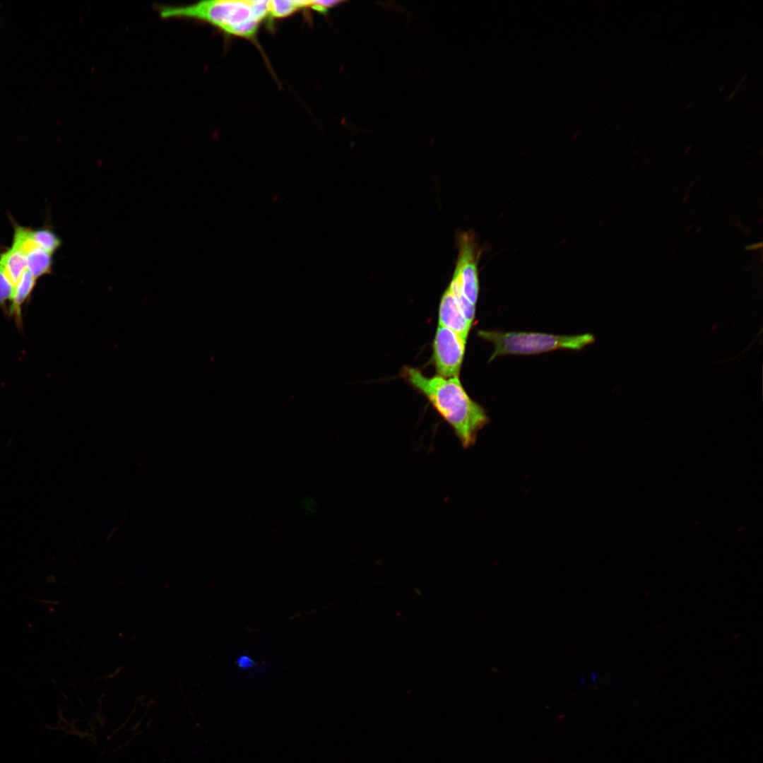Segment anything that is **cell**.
Instances as JSON below:
<instances>
[{"instance_id":"30bf717a","label":"cell","mask_w":763,"mask_h":763,"mask_svg":"<svg viewBox=\"0 0 763 763\" xmlns=\"http://www.w3.org/2000/svg\"><path fill=\"white\" fill-rule=\"evenodd\" d=\"M31 236L39 247L51 254L61 245V239L49 228L31 230Z\"/></svg>"},{"instance_id":"7a4b0ae2","label":"cell","mask_w":763,"mask_h":763,"mask_svg":"<svg viewBox=\"0 0 763 763\" xmlns=\"http://www.w3.org/2000/svg\"><path fill=\"white\" fill-rule=\"evenodd\" d=\"M162 18H190L208 23L225 34L253 40L268 18V1L206 0L185 5L158 4Z\"/></svg>"},{"instance_id":"4fadbf2b","label":"cell","mask_w":763,"mask_h":763,"mask_svg":"<svg viewBox=\"0 0 763 763\" xmlns=\"http://www.w3.org/2000/svg\"><path fill=\"white\" fill-rule=\"evenodd\" d=\"M15 286L11 283L3 267L0 265V307L6 309L9 302H12Z\"/></svg>"},{"instance_id":"8992f818","label":"cell","mask_w":763,"mask_h":763,"mask_svg":"<svg viewBox=\"0 0 763 763\" xmlns=\"http://www.w3.org/2000/svg\"><path fill=\"white\" fill-rule=\"evenodd\" d=\"M439 325L446 327L466 342L471 324L466 319L452 291L448 287L441 298L439 308Z\"/></svg>"},{"instance_id":"ba28073f","label":"cell","mask_w":763,"mask_h":763,"mask_svg":"<svg viewBox=\"0 0 763 763\" xmlns=\"http://www.w3.org/2000/svg\"><path fill=\"white\" fill-rule=\"evenodd\" d=\"M36 279L33 278L28 268L25 270L18 283L15 287L13 298L10 306V313L16 320H21V308L32 294Z\"/></svg>"},{"instance_id":"277c9868","label":"cell","mask_w":763,"mask_h":763,"mask_svg":"<svg viewBox=\"0 0 763 763\" xmlns=\"http://www.w3.org/2000/svg\"><path fill=\"white\" fill-rule=\"evenodd\" d=\"M457 239L459 254L452 280L468 301L475 305L479 293L478 264L481 252L472 233H461Z\"/></svg>"},{"instance_id":"7c38bea8","label":"cell","mask_w":763,"mask_h":763,"mask_svg":"<svg viewBox=\"0 0 763 763\" xmlns=\"http://www.w3.org/2000/svg\"><path fill=\"white\" fill-rule=\"evenodd\" d=\"M449 288L455 296L456 300L466 319L471 325L475 317V305L471 304L469 301H468V300L463 295L459 287L454 280H451Z\"/></svg>"},{"instance_id":"8fae6325","label":"cell","mask_w":763,"mask_h":763,"mask_svg":"<svg viewBox=\"0 0 763 763\" xmlns=\"http://www.w3.org/2000/svg\"><path fill=\"white\" fill-rule=\"evenodd\" d=\"M14 225V236L12 247L22 251L25 255L30 251L38 247L31 236V230L20 226L16 223Z\"/></svg>"},{"instance_id":"3957f363","label":"cell","mask_w":763,"mask_h":763,"mask_svg":"<svg viewBox=\"0 0 763 763\" xmlns=\"http://www.w3.org/2000/svg\"><path fill=\"white\" fill-rule=\"evenodd\" d=\"M478 334L495 346L489 361L505 355H530L557 349L581 350L595 341L594 336L590 333L564 336L533 332L479 331Z\"/></svg>"},{"instance_id":"52a82bcc","label":"cell","mask_w":763,"mask_h":763,"mask_svg":"<svg viewBox=\"0 0 763 763\" xmlns=\"http://www.w3.org/2000/svg\"><path fill=\"white\" fill-rule=\"evenodd\" d=\"M0 265L11 283L16 287L27 268L26 255L22 251L11 247L0 254Z\"/></svg>"},{"instance_id":"5bb4252c","label":"cell","mask_w":763,"mask_h":763,"mask_svg":"<svg viewBox=\"0 0 763 763\" xmlns=\"http://www.w3.org/2000/svg\"><path fill=\"white\" fill-rule=\"evenodd\" d=\"M237 663L242 668H252L254 666L253 660H252L251 658L247 656H240L238 658Z\"/></svg>"},{"instance_id":"5b68a950","label":"cell","mask_w":763,"mask_h":763,"mask_svg":"<svg viewBox=\"0 0 763 763\" xmlns=\"http://www.w3.org/2000/svg\"><path fill=\"white\" fill-rule=\"evenodd\" d=\"M466 343L451 330L439 326L433 341V362L438 375L451 378L459 377Z\"/></svg>"},{"instance_id":"6da1fadb","label":"cell","mask_w":763,"mask_h":763,"mask_svg":"<svg viewBox=\"0 0 763 763\" xmlns=\"http://www.w3.org/2000/svg\"><path fill=\"white\" fill-rule=\"evenodd\" d=\"M401 374L432 403L453 428L464 448L473 446L477 434L489 421L485 409L472 400L459 377H426L416 368L405 367Z\"/></svg>"},{"instance_id":"9c48e42d","label":"cell","mask_w":763,"mask_h":763,"mask_svg":"<svg viewBox=\"0 0 763 763\" xmlns=\"http://www.w3.org/2000/svg\"><path fill=\"white\" fill-rule=\"evenodd\" d=\"M52 255L39 247L26 254L27 268L34 278L52 273Z\"/></svg>"}]
</instances>
